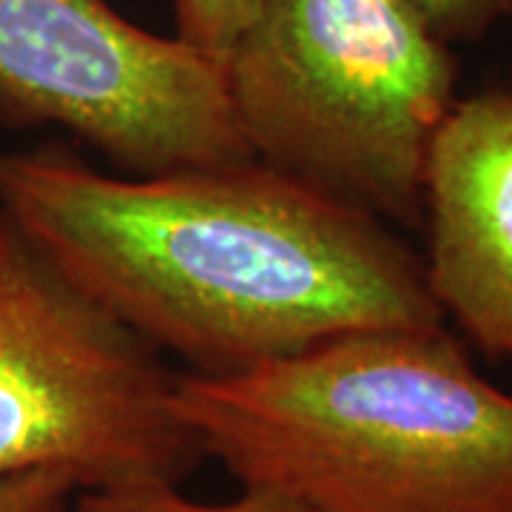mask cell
<instances>
[{
    "label": "cell",
    "mask_w": 512,
    "mask_h": 512,
    "mask_svg": "<svg viewBox=\"0 0 512 512\" xmlns=\"http://www.w3.org/2000/svg\"><path fill=\"white\" fill-rule=\"evenodd\" d=\"M0 214L191 373L444 325L421 259L379 217L254 157L106 174L60 146L12 151L0 154Z\"/></svg>",
    "instance_id": "6da1fadb"
},
{
    "label": "cell",
    "mask_w": 512,
    "mask_h": 512,
    "mask_svg": "<svg viewBox=\"0 0 512 512\" xmlns=\"http://www.w3.org/2000/svg\"><path fill=\"white\" fill-rule=\"evenodd\" d=\"M174 413L242 490L308 512H512V393L444 325L185 373Z\"/></svg>",
    "instance_id": "7a4b0ae2"
},
{
    "label": "cell",
    "mask_w": 512,
    "mask_h": 512,
    "mask_svg": "<svg viewBox=\"0 0 512 512\" xmlns=\"http://www.w3.org/2000/svg\"><path fill=\"white\" fill-rule=\"evenodd\" d=\"M251 157L382 222H424L456 57L404 0H265L222 60Z\"/></svg>",
    "instance_id": "3957f363"
},
{
    "label": "cell",
    "mask_w": 512,
    "mask_h": 512,
    "mask_svg": "<svg viewBox=\"0 0 512 512\" xmlns=\"http://www.w3.org/2000/svg\"><path fill=\"white\" fill-rule=\"evenodd\" d=\"M160 350L80 291L0 214V476L80 490L180 484L202 450Z\"/></svg>",
    "instance_id": "277c9868"
},
{
    "label": "cell",
    "mask_w": 512,
    "mask_h": 512,
    "mask_svg": "<svg viewBox=\"0 0 512 512\" xmlns=\"http://www.w3.org/2000/svg\"><path fill=\"white\" fill-rule=\"evenodd\" d=\"M0 120L66 128L123 174L251 160L220 63L109 0H0Z\"/></svg>",
    "instance_id": "5b68a950"
},
{
    "label": "cell",
    "mask_w": 512,
    "mask_h": 512,
    "mask_svg": "<svg viewBox=\"0 0 512 512\" xmlns=\"http://www.w3.org/2000/svg\"><path fill=\"white\" fill-rule=\"evenodd\" d=\"M424 282L444 322L512 362V86L456 100L424 180Z\"/></svg>",
    "instance_id": "8992f818"
},
{
    "label": "cell",
    "mask_w": 512,
    "mask_h": 512,
    "mask_svg": "<svg viewBox=\"0 0 512 512\" xmlns=\"http://www.w3.org/2000/svg\"><path fill=\"white\" fill-rule=\"evenodd\" d=\"M74 512H308L288 498L242 490L234 501L202 504L180 493V484H131L109 490H80Z\"/></svg>",
    "instance_id": "52a82bcc"
},
{
    "label": "cell",
    "mask_w": 512,
    "mask_h": 512,
    "mask_svg": "<svg viewBox=\"0 0 512 512\" xmlns=\"http://www.w3.org/2000/svg\"><path fill=\"white\" fill-rule=\"evenodd\" d=\"M177 37L194 46L205 57L222 60L228 57L237 37L254 20L265 0H171Z\"/></svg>",
    "instance_id": "ba28073f"
},
{
    "label": "cell",
    "mask_w": 512,
    "mask_h": 512,
    "mask_svg": "<svg viewBox=\"0 0 512 512\" xmlns=\"http://www.w3.org/2000/svg\"><path fill=\"white\" fill-rule=\"evenodd\" d=\"M444 43L484 37L501 20L512 18V0H404Z\"/></svg>",
    "instance_id": "9c48e42d"
},
{
    "label": "cell",
    "mask_w": 512,
    "mask_h": 512,
    "mask_svg": "<svg viewBox=\"0 0 512 512\" xmlns=\"http://www.w3.org/2000/svg\"><path fill=\"white\" fill-rule=\"evenodd\" d=\"M80 484L60 470L0 476V512H74Z\"/></svg>",
    "instance_id": "30bf717a"
}]
</instances>
